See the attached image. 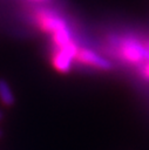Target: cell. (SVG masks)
Listing matches in <instances>:
<instances>
[{"label": "cell", "instance_id": "6da1fadb", "mask_svg": "<svg viewBox=\"0 0 149 150\" xmlns=\"http://www.w3.org/2000/svg\"><path fill=\"white\" fill-rule=\"evenodd\" d=\"M77 47L73 42H69L68 45L61 47L53 59L54 67L60 73H68L73 66L74 59L77 57Z\"/></svg>", "mask_w": 149, "mask_h": 150}, {"label": "cell", "instance_id": "7a4b0ae2", "mask_svg": "<svg viewBox=\"0 0 149 150\" xmlns=\"http://www.w3.org/2000/svg\"><path fill=\"white\" fill-rule=\"evenodd\" d=\"M122 54L130 62H140L143 60L149 61V49L147 46L141 45L134 39H126L122 41Z\"/></svg>", "mask_w": 149, "mask_h": 150}, {"label": "cell", "instance_id": "3957f363", "mask_svg": "<svg viewBox=\"0 0 149 150\" xmlns=\"http://www.w3.org/2000/svg\"><path fill=\"white\" fill-rule=\"evenodd\" d=\"M77 59L81 62L93 66L95 68H99L101 70H110L113 68L111 62L109 60H107L106 57L101 56L100 54L90 49H81L77 53Z\"/></svg>", "mask_w": 149, "mask_h": 150}, {"label": "cell", "instance_id": "277c9868", "mask_svg": "<svg viewBox=\"0 0 149 150\" xmlns=\"http://www.w3.org/2000/svg\"><path fill=\"white\" fill-rule=\"evenodd\" d=\"M41 26H42V28L45 30L50 32V33H55L59 29L66 28L67 27V23L61 18H57V16L48 15L47 14V15H43L41 18Z\"/></svg>", "mask_w": 149, "mask_h": 150}, {"label": "cell", "instance_id": "5b68a950", "mask_svg": "<svg viewBox=\"0 0 149 150\" xmlns=\"http://www.w3.org/2000/svg\"><path fill=\"white\" fill-rule=\"evenodd\" d=\"M0 101L6 107H12L15 104V95L5 79H0Z\"/></svg>", "mask_w": 149, "mask_h": 150}, {"label": "cell", "instance_id": "8992f818", "mask_svg": "<svg viewBox=\"0 0 149 150\" xmlns=\"http://www.w3.org/2000/svg\"><path fill=\"white\" fill-rule=\"evenodd\" d=\"M53 35H54L55 43L60 48L63 47V46H66V45H68L69 42H72V35H70V32H69L68 27L56 30L55 33H53Z\"/></svg>", "mask_w": 149, "mask_h": 150}, {"label": "cell", "instance_id": "52a82bcc", "mask_svg": "<svg viewBox=\"0 0 149 150\" xmlns=\"http://www.w3.org/2000/svg\"><path fill=\"white\" fill-rule=\"evenodd\" d=\"M2 117H4V114H2V111H1V110H0V121H1V120H2Z\"/></svg>", "mask_w": 149, "mask_h": 150}, {"label": "cell", "instance_id": "ba28073f", "mask_svg": "<svg viewBox=\"0 0 149 150\" xmlns=\"http://www.w3.org/2000/svg\"><path fill=\"white\" fill-rule=\"evenodd\" d=\"M1 136H2V130L0 129V137H1Z\"/></svg>", "mask_w": 149, "mask_h": 150}, {"label": "cell", "instance_id": "9c48e42d", "mask_svg": "<svg viewBox=\"0 0 149 150\" xmlns=\"http://www.w3.org/2000/svg\"><path fill=\"white\" fill-rule=\"evenodd\" d=\"M147 47H148V49H149V43H148V45H147Z\"/></svg>", "mask_w": 149, "mask_h": 150}, {"label": "cell", "instance_id": "30bf717a", "mask_svg": "<svg viewBox=\"0 0 149 150\" xmlns=\"http://www.w3.org/2000/svg\"><path fill=\"white\" fill-rule=\"evenodd\" d=\"M38 1H45V0H38Z\"/></svg>", "mask_w": 149, "mask_h": 150}]
</instances>
